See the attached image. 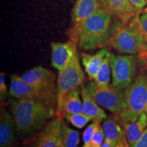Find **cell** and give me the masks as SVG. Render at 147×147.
I'll return each mask as SVG.
<instances>
[{"label":"cell","instance_id":"1","mask_svg":"<svg viewBox=\"0 0 147 147\" xmlns=\"http://www.w3.org/2000/svg\"><path fill=\"white\" fill-rule=\"evenodd\" d=\"M8 102L16 134L21 138L31 136L39 131L54 113L53 106L45 102L16 98Z\"/></svg>","mask_w":147,"mask_h":147},{"label":"cell","instance_id":"2","mask_svg":"<svg viewBox=\"0 0 147 147\" xmlns=\"http://www.w3.org/2000/svg\"><path fill=\"white\" fill-rule=\"evenodd\" d=\"M112 15L102 7L93 15L74 25L72 40L82 50L100 48L109 41Z\"/></svg>","mask_w":147,"mask_h":147},{"label":"cell","instance_id":"3","mask_svg":"<svg viewBox=\"0 0 147 147\" xmlns=\"http://www.w3.org/2000/svg\"><path fill=\"white\" fill-rule=\"evenodd\" d=\"M143 113L147 115V76L141 74L126 88L124 102L119 114L121 125L136 121Z\"/></svg>","mask_w":147,"mask_h":147},{"label":"cell","instance_id":"4","mask_svg":"<svg viewBox=\"0 0 147 147\" xmlns=\"http://www.w3.org/2000/svg\"><path fill=\"white\" fill-rule=\"evenodd\" d=\"M84 73L79 63L78 53L63 69L59 71L57 89V104L58 110L61 108L64 97L71 90L83 86Z\"/></svg>","mask_w":147,"mask_h":147},{"label":"cell","instance_id":"5","mask_svg":"<svg viewBox=\"0 0 147 147\" xmlns=\"http://www.w3.org/2000/svg\"><path fill=\"white\" fill-rule=\"evenodd\" d=\"M108 42L118 52L127 54L140 53L145 45L144 37L129 24L125 23L115 27Z\"/></svg>","mask_w":147,"mask_h":147},{"label":"cell","instance_id":"6","mask_svg":"<svg viewBox=\"0 0 147 147\" xmlns=\"http://www.w3.org/2000/svg\"><path fill=\"white\" fill-rule=\"evenodd\" d=\"M136 69V59L133 55L111 54L112 85L123 90L133 82Z\"/></svg>","mask_w":147,"mask_h":147},{"label":"cell","instance_id":"7","mask_svg":"<svg viewBox=\"0 0 147 147\" xmlns=\"http://www.w3.org/2000/svg\"><path fill=\"white\" fill-rule=\"evenodd\" d=\"M87 88L98 105L119 115L124 102L123 90L117 89L113 85L100 87L95 82L88 84Z\"/></svg>","mask_w":147,"mask_h":147},{"label":"cell","instance_id":"8","mask_svg":"<svg viewBox=\"0 0 147 147\" xmlns=\"http://www.w3.org/2000/svg\"><path fill=\"white\" fill-rule=\"evenodd\" d=\"M10 96L16 99H27L39 101L54 105L55 93L36 88L26 83L21 77L16 75L11 76L9 90Z\"/></svg>","mask_w":147,"mask_h":147},{"label":"cell","instance_id":"9","mask_svg":"<svg viewBox=\"0 0 147 147\" xmlns=\"http://www.w3.org/2000/svg\"><path fill=\"white\" fill-rule=\"evenodd\" d=\"M21 78L29 85L55 93V75L42 66H38L23 74Z\"/></svg>","mask_w":147,"mask_h":147},{"label":"cell","instance_id":"10","mask_svg":"<svg viewBox=\"0 0 147 147\" xmlns=\"http://www.w3.org/2000/svg\"><path fill=\"white\" fill-rule=\"evenodd\" d=\"M76 45L77 43L74 40L64 43L53 42L51 44L53 67L59 71L63 69L77 53Z\"/></svg>","mask_w":147,"mask_h":147},{"label":"cell","instance_id":"11","mask_svg":"<svg viewBox=\"0 0 147 147\" xmlns=\"http://www.w3.org/2000/svg\"><path fill=\"white\" fill-rule=\"evenodd\" d=\"M102 8L126 24L138 13L129 0H99Z\"/></svg>","mask_w":147,"mask_h":147},{"label":"cell","instance_id":"12","mask_svg":"<svg viewBox=\"0 0 147 147\" xmlns=\"http://www.w3.org/2000/svg\"><path fill=\"white\" fill-rule=\"evenodd\" d=\"M61 122L60 117L50 121L38 134L33 147H57L61 134Z\"/></svg>","mask_w":147,"mask_h":147},{"label":"cell","instance_id":"13","mask_svg":"<svg viewBox=\"0 0 147 147\" xmlns=\"http://www.w3.org/2000/svg\"><path fill=\"white\" fill-rule=\"evenodd\" d=\"M16 126L12 114L1 111L0 117V146L12 147L15 144Z\"/></svg>","mask_w":147,"mask_h":147},{"label":"cell","instance_id":"14","mask_svg":"<svg viewBox=\"0 0 147 147\" xmlns=\"http://www.w3.org/2000/svg\"><path fill=\"white\" fill-rule=\"evenodd\" d=\"M99 0H76L72 11L74 25L95 14L101 7Z\"/></svg>","mask_w":147,"mask_h":147},{"label":"cell","instance_id":"15","mask_svg":"<svg viewBox=\"0 0 147 147\" xmlns=\"http://www.w3.org/2000/svg\"><path fill=\"white\" fill-rule=\"evenodd\" d=\"M109 53L108 48H103L95 55H91L82 53V62L86 73L91 80H94L104 59Z\"/></svg>","mask_w":147,"mask_h":147},{"label":"cell","instance_id":"16","mask_svg":"<svg viewBox=\"0 0 147 147\" xmlns=\"http://www.w3.org/2000/svg\"><path fill=\"white\" fill-rule=\"evenodd\" d=\"M81 95L83 103V113L89 116L93 121L100 122L104 119H107L105 112L98 106L92 95L90 94L87 87H81Z\"/></svg>","mask_w":147,"mask_h":147},{"label":"cell","instance_id":"17","mask_svg":"<svg viewBox=\"0 0 147 147\" xmlns=\"http://www.w3.org/2000/svg\"><path fill=\"white\" fill-rule=\"evenodd\" d=\"M147 127V115L143 113L136 121L125 125L124 131L129 147H134Z\"/></svg>","mask_w":147,"mask_h":147},{"label":"cell","instance_id":"18","mask_svg":"<svg viewBox=\"0 0 147 147\" xmlns=\"http://www.w3.org/2000/svg\"><path fill=\"white\" fill-rule=\"evenodd\" d=\"M59 111L64 115L83 113V103L79 96L78 89L71 90L65 95Z\"/></svg>","mask_w":147,"mask_h":147},{"label":"cell","instance_id":"19","mask_svg":"<svg viewBox=\"0 0 147 147\" xmlns=\"http://www.w3.org/2000/svg\"><path fill=\"white\" fill-rule=\"evenodd\" d=\"M102 128L105 140L113 144L125 133L124 129L121 127L113 117L106 119L102 125Z\"/></svg>","mask_w":147,"mask_h":147},{"label":"cell","instance_id":"20","mask_svg":"<svg viewBox=\"0 0 147 147\" xmlns=\"http://www.w3.org/2000/svg\"><path fill=\"white\" fill-rule=\"evenodd\" d=\"M111 74V54L109 52L99 69L98 72L94 79V82L100 87H107L109 85Z\"/></svg>","mask_w":147,"mask_h":147},{"label":"cell","instance_id":"21","mask_svg":"<svg viewBox=\"0 0 147 147\" xmlns=\"http://www.w3.org/2000/svg\"><path fill=\"white\" fill-rule=\"evenodd\" d=\"M61 138L65 147H77L80 142L78 132L71 129L63 121L61 122Z\"/></svg>","mask_w":147,"mask_h":147},{"label":"cell","instance_id":"22","mask_svg":"<svg viewBox=\"0 0 147 147\" xmlns=\"http://www.w3.org/2000/svg\"><path fill=\"white\" fill-rule=\"evenodd\" d=\"M129 25L135 28L147 41V9L142 14L138 13L131 18Z\"/></svg>","mask_w":147,"mask_h":147},{"label":"cell","instance_id":"23","mask_svg":"<svg viewBox=\"0 0 147 147\" xmlns=\"http://www.w3.org/2000/svg\"><path fill=\"white\" fill-rule=\"evenodd\" d=\"M65 119L70 123L77 128L81 129L86 125V124L90 121H93L91 117L84 114L76 113V114H65Z\"/></svg>","mask_w":147,"mask_h":147},{"label":"cell","instance_id":"24","mask_svg":"<svg viewBox=\"0 0 147 147\" xmlns=\"http://www.w3.org/2000/svg\"><path fill=\"white\" fill-rule=\"evenodd\" d=\"M100 124V122L97 121H93V122L91 124H90L87 128L85 129L84 131L83 132V135H82V138H83V142L84 145H87L89 144L91 142L93 134L94 133L95 129L98 125Z\"/></svg>","mask_w":147,"mask_h":147},{"label":"cell","instance_id":"25","mask_svg":"<svg viewBox=\"0 0 147 147\" xmlns=\"http://www.w3.org/2000/svg\"><path fill=\"white\" fill-rule=\"evenodd\" d=\"M104 140H105V137H104V131H103L102 127H101L100 124L98 125L97 127V128L95 129L94 133L93 134V136H92L91 142L93 144H94L97 146H101V145L102 144V143L104 142Z\"/></svg>","mask_w":147,"mask_h":147},{"label":"cell","instance_id":"26","mask_svg":"<svg viewBox=\"0 0 147 147\" xmlns=\"http://www.w3.org/2000/svg\"><path fill=\"white\" fill-rule=\"evenodd\" d=\"M7 95H8V89L5 84L4 74L1 72L0 74V99H1V102L2 101L5 100Z\"/></svg>","mask_w":147,"mask_h":147},{"label":"cell","instance_id":"27","mask_svg":"<svg viewBox=\"0 0 147 147\" xmlns=\"http://www.w3.org/2000/svg\"><path fill=\"white\" fill-rule=\"evenodd\" d=\"M129 1L138 11L143 10L147 3L146 0H129Z\"/></svg>","mask_w":147,"mask_h":147},{"label":"cell","instance_id":"28","mask_svg":"<svg viewBox=\"0 0 147 147\" xmlns=\"http://www.w3.org/2000/svg\"><path fill=\"white\" fill-rule=\"evenodd\" d=\"M112 147H129L125 133L114 143Z\"/></svg>","mask_w":147,"mask_h":147},{"label":"cell","instance_id":"29","mask_svg":"<svg viewBox=\"0 0 147 147\" xmlns=\"http://www.w3.org/2000/svg\"><path fill=\"white\" fill-rule=\"evenodd\" d=\"M134 147H147V128Z\"/></svg>","mask_w":147,"mask_h":147},{"label":"cell","instance_id":"30","mask_svg":"<svg viewBox=\"0 0 147 147\" xmlns=\"http://www.w3.org/2000/svg\"><path fill=\"white\" fill-rule=\"evenodd\" d=\"M140 53L141 56H142L144 59H146L147 60V41L145 42V45L144 49H142V51H141Z\"/></svg>","mask_w":147,"mask_h":147},{"label":"cell","instance_id":"31","mask_svg":"<svg viewBox=\"0 0 147 147\" xmlns=\"http://www.w3.org/2000/svg\"><path fill=\"white\" fill-rule=\"evenodd\" d=\"M113 146V144L108 142V141L104 140V142L102 143V144L101 145L100 147H112Z\"/></svg>","mask_w":147,"mask_h":147},{"label":"cell","instance_id":"32","mask_svg":"<svg viewBox=\"0 0 147 147\" xmlns=\"http://www.w3.org/2000/svg\"><path fill=\"white\" fill-rule=\"evenodd\" d=\"M57 147H65V146H64L63 142H62L61 138V134H60L58 142H57Z\"/></svg>","mask_w":147,"mask_h":147},{"label":"cell","instance_id":"33","mask_svg":"<svg viewBox=\"0 0 147 147\" xmlns=\"http://www.w3.org/2000/svg\"><path fill=\"white\" fill-rule=\"evenodd\" d=\"M82 147H100V146H97V145H95L94 144H93V143L90 142L89 144H88L87 145H83V146Z\"/></svg>","mask_w":147,"mask_h":147}]
</instances>
